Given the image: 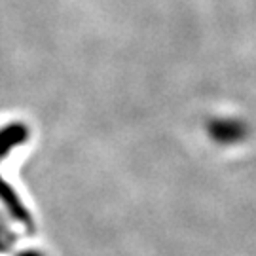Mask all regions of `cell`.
I'll list each match as a JSON object with an SVG mask.
<instances>
[{
	"label": "cell",
	"mask_w": 256,
	"mask_h": 256,
	"mask_svg": "<svg viewBox=\"0 0 256 256\" xmlns=\"http://www.w3.org/2000/svg\"><path fill=\"white\" fill-rule=\"evenodd\" d=\"M18 256H44L42 252H36V250H25V252H19Z\"/></svg>",
	"instance_id": "obj_2"
},
{
	"label": "cell",
	"mask_w": 256,
	"mask_h": 256,
	"mask_svg": "<svg viewBox=\"0 0 256 256\" xmlns=\"http://www.w3.org/2000/svg\"><path fill=\"white\" fill-rule=\"evenodd\" d=\"M0 200L4 202V205H6L10 210V214L16 220L25 222V224L30 222V214H28V210L25 209V205L19 202V198L16 196V192L10 188L8 184L2 182V178H0Z\"/></svg>",
	"instance_id": "obj_1"
}]
</instances>
